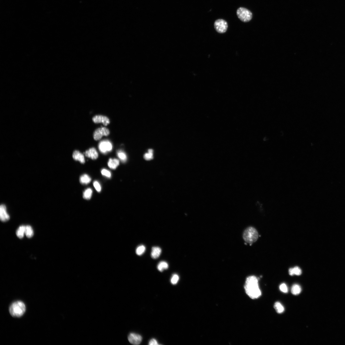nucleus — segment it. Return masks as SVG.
<instances>
[{
  "label": "nucleus",
  "mask_w": 345,
  "mask_h": 345,
  "mask_svg": "<svg viewBox=\"0 0 345 345\" xmlns=\"http://www.w3.org/2000/svg\"><path fill=\"white\" fill-rule=\"evenodd\" d=\"M244 288L246 293L250 298H258L261 295L258 279L254 276H250L247 278Z\"/></svg>",
  "instance_id": "obj_1"
},
{
  "label": "nucleus",
  "mask_w": 345,
  "mask_h": 345,
  "mask_svg": "<svg viewBox=\"0 0 345 345\" xmlns=\"http://www.w3.org/2000/svg\"><path fill=\"white\" fill-rule=\"evenodd\" d=\"M9 311L10 315L12 317H20L22 316L26 312V306L21 301H17L10 305Z\"/></svg>",
  "instance_id": "obj_2"
},
{
  "label": "nucleus",
  "mask_w": 345,
  "mask_h": 345,
  "mask_svg": "<svg viewBox=\"0 0 345 345\" xmlns=\"http://www.w3.org/2000/svg\"><path fill=\"white\" fill-rule=\"evenodd\" d=\"M243 237L246 242L250 244L252 243L258 239V232L253 227H248L244 231Z\"/></svg>",
  "instance_id": "obj_3"
},
{
  "label": "nucleus",
  "mask_w": 345,
  "mask_h": 345,
  "mask_svg": "<svg viewBox=\"0 0 345 345\" xmlns=\"http://www.w3.org/2000/svg\"><path fill=\"white\" fill-rule=\"evenodd\" d=\"M236 15L240 21L244 22H249L253 18L251 12L246 8L243 7L237 9Z\"/></svg>",
  "instance_id": "obj_4"
},
{
  "label": "nucleus",
  "mask_w": 345,
  "mask_h": 345,
  "mask_svg": "<svg viewBox=\"0 0 345 345\" xmlns=\"http://www.w3.org/2000/svg\"><path fill=\"white\" fill-rule=\"evenodd\" d=\"M214 27L217 32L219 33H224L226 32L228 28L227 22L222 19H219L214 23Z\"/></svg>",
  "instance_id": "obj_5"
},
{
  "label": "nucleus",
  "mask_w": 345,
  "mask_h": 345,
  "mask_svg": "<svg viewBox=\"0 0 345 345\" xmlns=\"http://www.w3.org/2000/svg\"><path fill=\"white\" fill-rule=\"evenodd\" d=\"M98 147L100 151L104 154L111 151L112 149L111 143L108 140H104L100 142Z\"/></svg>",
  "instance_id": "obj_6"
},
{
  "label": "nucleus",
  "mask_w": 345,
  "mask_h": 345,
  "mask_svg": "<svg viewBox=\"0 0 345 345\" xmlns=\"http://www.w3.org/2000/svg\"><path fill=\"white\" fill-rule=\"evenodd\" d=\"M110 134L109 129L105 127H101L97 129L93 134L94 139L98 140L102 139L103 136H108Z\"/></svg>",
  "instance_id": "obj_7"
},
{
  "label": "nucleus",
  "mask_w": 345,
  "mask_h": 345,
  "mask_svg": "<svg viewBox=\"0 0 345 345\" xmlns=\"http://www.w3.org/2000/svg\"><path fill=\"white\" fill-rule=\"evenodd\" d=\"M129 342L134 345H139L141 342L142 338L139 334L134 333H131L128 337Z\"/></svg>",
  "instance_id": "obj_8"
},
{
  "label": "nucleus",
  "mask_w": 345,
  "mask_h": 345,
  "mask_svg": "<svg viewBox=\"0 0 345 345\" xmlns=\"http://www.w3.org/2000/svg\"><path fill=\"white\" fill-rule=\"evenodd\" d=\"M92 120L95 123H103L105 126H107L110 123L109 119L108 117L102 115H97L94 116L92 118Z\"/></svg>",
  "instance_id": "obj_9"
},
{
  "label": "nucleus",
  "mask_w": 345,
  "mask_h": 345,
  "mask_svg": "<svg viewBox=\"0 0 345 345\" xmlns=\"http://www.w3.org/2000/svg\"><path fill=\"white\" fill-rule=\"evenodd\" d=\"M0 218L3 222H7L9 220L10 216L8 214L6 206L2 205L0 207Z\"/></svg>",
  "instance_id": "obj_10"
},
{
  "label": "nucleus",
  "mask_w": 345,
  "mask_h": 345,
  "mask_svg": "<svg viewBox=\"0 0 345 345\" xmlns=\"http://www.w3.org/2000/svg\"><path fill=\"white\" fill-rule=\"evenodd\" d=\"M86 157L89 158L92 160H96L98 157V154L95 148H91L87 150L84 153Z\"/></svg>",
  "instance_id": "obj_11"
},
{
  "label": "nucleus",
  "mask_w": 345,
  "mask_h": 345,
  "mask_svg": "<svg viewBox=\"0 0 345 345\" xmlns=\"http://www.w3.org/2000/svg\"><path fill=\"white\" fill-rule=\"evenodd\" d=\"M73 157L74 160L78 161L81 164H84L85 162L84 155L78 150H75L73 154Z\"/></svg>",
  "instance_id": "obj_12"
},
{
  "label": "nucleus",
  "mask_w": 345,
  "mask_h": 345,
  "mask_svg": "<svg viewBox=\"0 0 345 345\" xmlns=\"http://www.w3.org/2000/svg\"><path fill=\"white\" fill-rule=\"evenodd\" d=\"M161 252V248L158 247H154L152 248L151 256L152 258L154 259H156L158 258L160 255Z\"/></svg>",
  "instance_id": "obj_13"
},
{
  "label": "nucleus",
  "mask_w": 345,
  "mask_h": 345,
  "mask_svg": "<svg viewBox=\"0 0 345 345\" xmlns=\"http://www.w3.org/2000/svg\"><path fill=\"white\" fill-rule=\"evenodd\" d=\"M120 162L118 160L116 159H109L108 162V165L109 167L111 169H115L119 165Z\"/></svg>",
  "instance_id": "obj_14"
},
{
  "label": "nucleus",
  "mask_w": 345,
  "mask_h": 345,
  "mask_svg": "<svg viewBox=\"0 0 345 345\" xmlns=\"http://www.w3.org/2000/svg\"><path fill=\"white\" fill-rule=\"evenodd\" d=\"M91 178L87 174H84L80 178V183L82 184L87 185L91 182Z\"/></svg>",
  "instance_id": "obj_15"
},
{
  "label": "nucleus",
  "mask_w": 345,
  "mask_h": 345,
  "mask_svg": "<svg viewBox=\"0 0 345 345\" xmlns=\"http://www.w3.org/2000/svg\"><path fill=\"white\" fill-rule=\"evenodd\" d=\"M26 226H21L18 228L16 232L17 236L20 238H22L26 232Z\"/></svg>",
  "instance_id": "obj_16"
},
{
  "label": "nucleus",
  "mask_w": 345,
  "mask_h": 345,
  "mask_svg": "<svg viewBox=\"0 0 345 345\" xmlns=\"http://www.w3.org/2000/svg\"><path fill=\"white\" fill-rule=\"evenodd\" d=\"M289 273L290 275L292 276L294 275H299L302 274V271L299 267H296L290 269Z\"/></svg>",
  "instance_id": "obj_17"
},
{
  "label": "nucleus",
  "mask_w": 345,
  "mask_h": 345,
  "mask_svg": "<svg viewBox=\"0 0 345 345\" xmlns=\"http://www.w3.org/2000/svg\"><path fill=\"white\" fill-rule=\"evenodd\" d=\"M118 157L123 162H126L127 160V156L126 154L121 150H118L117 152Z\"/></svg>",
  "instance_id": "obj_18"
},
{
  "label": "nucleus",
  "mask_w": 345,
  "mask_h": 345,
  "mask_svg": "<svg viewBox=\"0 0 345 345\" xmlns=\"http://www.w3.org/2000/svg\"><path fill=\"white\" fill-rule=\"evenodd\" d=\"M302 292V288L298 285H293L291 288V292L295 295H297L299 294Z\"/></svg>",
  "instance_id": "obj_19"
},
{
  "label": "nucleus",
  "mask_w": 345,
  "mask_h": 345,
  "mask_svg": "<svg viewBox=\"0 0 345 345\" xmlns=\"http://www.w3.org/2000/svg\"><path fill=\"white\" fill-rule=\"evenodd\" d=\"M168 267V265L166 262L162 261L160 262L158 265L157 268L160 272H162L165 270L167 269Z\"/></svg>",
  "instance_id": "obj_20"
},
{
  "label": "nucleus",
  "mask_w": 345,
  "mask_h": 345,
  "mask_svg": "<svg viewBox=\"0 0 345 345\" xmlns=\"http://www.w3.org/2000/svg\"><path fill=\"white\" fill-rule=\"evenodd\" d=\"M274 308L276 311L278 313H283L285 310L284 306L280 302H276L274 306Z\"/></svg>",
  "instance_id": "obj_21"
},
{
  "label": "nucleus",
  "mask_w": 345,
  "mask_h": 345,
  "mask_svg": "<svg viewBox=\"0 0 345 345\" xmlns=\"http://www.w3.org/2000/svg\"><path fill=\"white\" fill-rule=\"evenodd\" d=\"M92 191L90 188H88L84 192L83 197L84 198L87 199H90L92 196Z\"/></svg>",
  "instance_id": "obj_22"
},
{
  "label": "nucleus",
  "mask_w": 345,
  "mask_h": 345,
  "mask_svg": "<svg viewBox=\"0 0 345 345\" xmlns=\"http://www.w3.org/2000/svg\"><path fill=\"white\" fill-rule=\"evenodd\" d=\"M26 236L28 238L32 237L34 235V232L33 229L30 226H26V232H25Z\"/></svg>",
  "instance_id": "obj_23"
},
{
  "label": "nucleus",
  "mask_w": 345,
  "mask_h": 345,
  "mask_svg": "<svg viewBox=\"0 0 345 345\" xmlns=\"http://www.w3.org/2000/svg\"><path fill=\"white\" fill-rule=\"evenodd\" d=\"M144 158L146 160H151L153 158V150L151 149H149L147 153L144 155Z\"/></svg>",
  "instance_id": "obj_24"
},
{
  "label": "nucleus",
  "mask_w": 345,
  "mask_h": 345,
  "mask_svg": "<svg viewBox=\"0 0 345 345\" xmlns=\"http://www.w3.org/2000/svg\"><path fill=\"white\" fill-rule=\"evenodd\" d=\"M146 250V247L143 245H141L138 247L136 250V254L138 255H142Z\"/></svg>",
  "instance_id": "obj_25"
},
{
  "label": "nucleus",
  "mask_w": 345,
  "mask_h": 345,
  "mask_svg": "<svg viewBox=\"0 0 345 345\" xmlns=\"http://www.w3.org/2000/svg\"><path fill=\"white\" fill-rule=\"evenodd\" d=\"M179 280V277L178 275L177 274H174L172 276L171 278V283L173 285L176 284L178 282Z\"/></svg>",
  "instance_id": "obj_26"
},
{
  "label": "nucleus",
  "mask_w": 345,
  "mask_h": 345,
  "mask_svg": "<svg viewBox=\"0 0 345 345\" xmlns=\"http://www.w3.org/2000/svg\"><path fill=\"white\" fill-rule=\"evenodd\" d=\"M102 174L103 175L109 178H110L111 176V172L105 169H102L101 171Z\"/></svg>",
  "instance_id": "obj_27"
},
{
  "label": "nucleus",
  "mask_w": 345,
  "mask_h": 345,
  "mask_svg": "<svg viewBox=\"0 0 345 345\" xmlns=\"http://www.w3.org/2000/svg\"><path fill=\"white\" fill-rule=\"evenodd\" d=\"M280 291L285 293H287L288 292V288L287 286L285 284H281L279 287Z\"/></svg>",
  "instance_id": "obj_28"
},
{
  "label": "nucleus",
  "mask_w": 345,
  "mask_h": 345,
  "mask_svg": "<svg viewBox=\"0 0 345 345\" xmlns=\"http://www.w3.org/2000/svg\"><path fill=\"white\" fill-rule=\"evenodd\" d=\"M93 184L94 187H95V189L97 191L100 192L101 191V187L98 181H94Z\"/></svg>",
  "instance_id": "obj_29"
},
{
  "label": "nucleus",
  "mask_w": 345,
  "mask_h": 345,
  "mask_svg": "<svg viewBox=\"0 0 345 345\" xmlns=\"http://www.w3.org/2000/svg\"><path fill=\"white\" fill-rule=\"evenodd\" d=\"M149 345H159L157 341L155 339H153L150 340L149 342Z\"/></svg>",
  "instance_id": "obj_30"
}]
</instances>
